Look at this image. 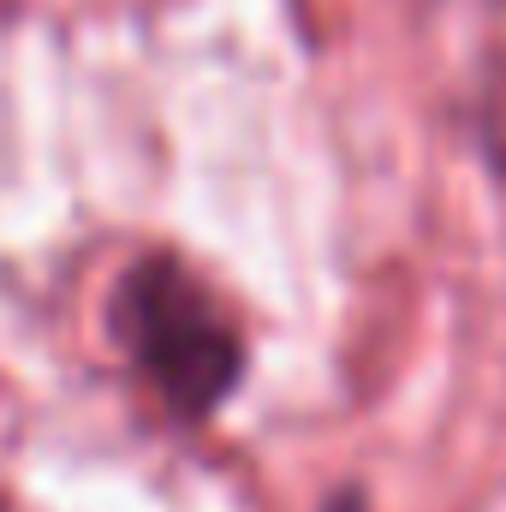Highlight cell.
<instances>
[{
  "label": "cell",
  "instance_id": "7a4b0ae2",
  "mask_svg": "<svg viewBox=\"0 0 506 512\" xmlns=\"http://www.w3.org/2000/svg\"><path fill=\"white\" fill-rule=\"evenodd\" d=\"M322 512H370V501H364L358 489H340V495H334V501H328Z\"/></svg>",
  "mask_w": 506,
  "mask_h": 512
},
{
  "label": "cell",
  "instance_id": "6da1fadb",
  "mask_svg": "<svg viewBox=\"0 0 506 512\" xmlns=\"http://www.w3.org/2000/svg\"><path fill=\"white\" fill-rule=\"evenodd\" d=\"M120 334L179 417H209L245 376L239 334L179 262H143L120 286Z\"/></svg>",
  "mask_w": 506,
  "mask_h": 512
}]
</instances>
